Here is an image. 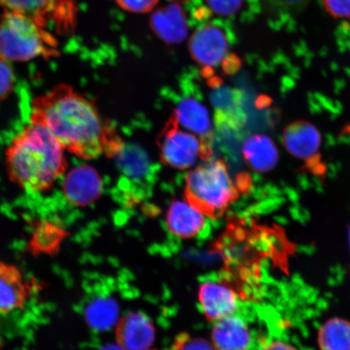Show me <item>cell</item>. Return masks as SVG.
Listing matches in <instances>:
<instances>
[{"instance_id": "obj_16", "label": "cell", "mask_w": 350, "mask_h": 350, "mask_svg": "<svg viewBox=\"0 0 350 350\" xmlns=\"http://www.w3.org/2000/svg\"><path fill=\"white\" fill-rule=\"evenodd\" d=\"M27 288L16 267L0 262V316H8L23 308Z\"/></svg>"}, {"instance_id": "obj_28", "label": "cell", "mask_w": 350, "mask_h": 350, "mask_svg": "<svg viewBox=\"0 0 350 350\" xmlns=\"http://www.w3.org/2000/svg\"><path fill=\"white\" fill-rule=\"evenodd\" d=\"M100 350H125L124 348H122L120 345H108L106 347H104Z\"/></svg>"}, {"instance_id": "obj_18", "label": "cell", "mask_w": 350, "mask_h": 350, "mask_svg": "<svg viewBox=\"0 0 350 350\" xmlns=\"http://www.w3.org/2000/svg\"><path fill=\"white\" fill-rule=\"evenodd\" d=\"M119 313L116 301L109 296L94 297L85 309L88 325L98 331H107L115 325Z\"/></svg>"}, {"instance_id": "obj_23", "label": "cell", "mask_w": 350, "mask_h": 350, "mask_svg": "<svg viewBox=\"0 0 350 350\" xmlns=\"http://www.w3.org/2000/svg\"><path fill=\"white\" fill-rule=\"evenodd\" d=\"M322 3L334 18L350 20V0H322Z\"/></svg>"}, {"instance_id": "obj_10", "label": "cell", "mask_w": 350, "mask_h": 350, "mask_svg": "<svg viewBox=\"0 0 350 350\" xmlns=\"http://www.w3.org/2000/svg\"><path fill=\"white\" fill-rule=\"evenodd\" d=\"M118 345L125 350H148L155 339V328L146 314L131 312L116 327Z\"/></svg>"}, {"instance_id": "obj_15", "label": "cell", "mask_w": 350, "mask_h": 350, "mask_svg": "<svg viewBox=\"0 0 350 350\" xmlns=\"http://www.w3.org/2000/svg\"><path fill=\"white\" fill-rule=\"evenodd\" d=\"M170 233L183 239L200 237L206 229L204 215L185 201H174L167 213Z\"/></svg>"}, {"instance_id": "obj_1", "label": "cell", "mask_w": 350, "mask_h": 350, "mask_svg": "<svg viewBox=\"0 0 350 350\" xmlns=\"http://www.w3.org/2000/svg\"><path fill=\"white\" fill-rule=\"evenodd\" d=\"M29 117L30 124L42 126L65 151L81 159L112 155L120 142L94 105L67 85L35 98Z\"/></svg>"}, {"instance_id": "obj_7", "label": "cell", "mask_w": 350, "mask_h": 350, "mask_svg": "<svg viewBox=\"0 0 350 350\" xmlns=\"http://www.w3.org/2000/svg\"><path fill=\"white\" fill-rule=\"evenodd\" d=\"M199 301L204 316L215 322L237 313L239 305L234 288L223 279L204 280L200 286Z\"/></svg>"}, {"instance_id": "obj_13", "label": "cell", "mask_w": 350, "mask_h": 350, "mask_svg": "<svg viewBox=\"0 0 350 350\" xmlns=\"http://www.w3.org/2000/svg\"><path fill=\"white\" fill-rule=\"evenodd\" d=\"M251 328L235 314L216 321L212 340L217 350H249L253 342Z\"/></svg>"}, {"instance_id": "obj_20", "label": "cell", "mask_w": 350, "mask_h": 350, "mask_svg": "<svg viewBox=\"0 0 350 350\" xmlns=\"http://www.w3.org/2000/svg\"><path fill=\"white\" fill-rule=\"evenodd\" d=\"M112 156H117L122 172L130 178H143L150 169L147 156L137 147H125L120 143Z\"/></svg>"}, {"instance_id": "obj_25", "label": "cell", "mask_w": 350, "mask_h": 350, "mask_svg": "<svg viewBox=\"0 0 350 350\" xmlns=\"http://www.w3.org/2000/svg\"><path fill=\"white\" fill-rule=\"evenodd\" d=\"M14 85L12 69L5 61L0 60V100L8 97Z\"/></svg>"}, {"instance_id": "obj_6", "label": "cell", "mask_w": 350, "mask_h": 350, "mask_svg": "<svg viewBox=\"0 0 350 350\" xmlns=\"http://www.w3.org/2000/svg\"><path fill=\"white\" fill-rule=\"evenodd\" d=\"M161 161L170 167L189 169L197 161L210 160L211 147L196 135L181 128L170 118L159 137Z\"/></svg>"}, {"instance_id": "obj_3", "label": "cell", "mask_w": 350, "mask_h": 350, "mask_svg": "<svg viewBox=\"0 0 350 350\" xmlns=\"http://www.w3.org/2000/svg\"><path fill=\"white\" fill-rule=\"evenodd\" d=\"M59 52L53 34L29 17L8 10L0 16V60L51 59L58 57Z\"/></svg>"}, {"instance_id": "obj_8", "label": "cell", "mask_w": 350, "mask_h": 350, "mask_svg": "<svg viewBox=\"0 0 350 350\" xmlns=\"http://www.w3.org/2000/svg\"><path fill=\"white\" fill-rule=\"evenodd\" d=\"M228 46L226 35L221 28L214 25H206L192 35L189 51L197 64L213 68L224 59Z\"/></svg>"}, {"instance_id": "obj_12", "label": "cell", "mask_w": 350, "mask_h": 350, "mask_svg": "<svg viewBox=\"0 0 350 350\" xmlns=\"http://www.w3.org/2000/svg\"><path fill=\"white\" fill-rule=\"evenodd\" d=\"M282 139L286 150L301 160H308L317 155L322 142L321 134L317 126L304 120L288 124L284 130Z\"/></svg>"}, {"instance_id": "obj_27", "label": "cell", "mask_w": 350, "mask_h": 350, "mask_svg": "<svg viewBox=\"0 0 350 350\" xmlns=\"http://www.w3.org/2000/svg\"><path fill=\"white\" fill-rule=\"evenodd\" d=\"M260 350H297L293 345L281 340H275L267 344Z\"/></svg>"}, {"instance_id": "obj_11", "label": "cell", "mask_w": 350, "mask_h": 350, "mask_svg": "<svg viewBox=\"0 0 350 350\" xmlns=\"http://www.w3.org/2000/svg\"><path fill=\"white\" fill-rule=\"evenodd\" d=\"M183 129L193 133L211 147L213 141L212 121L206 107L194 98L179 100L173 116Z\"/></svg>"}, {"instance_id": "obj_14", "label": "cell", "mask_w": 350, "mask_h": 350, "mask_svg": "<svg viewBox=\"0 0 350 350\" xmlns=\"http://www.w3.org/2000/svg\"><path fill=\"white\" fill-rule=\"evenodd\" d=\"M150 25L157 36L166 43L177 44L187 36V17L178 3H170L153 12Z\"/></svg>"}, {"instance_id": "obj_4", "label": "cell", "mask_w": 350, "mask_h": 350, "mask_svg": "<svg viewBox=\"0 0 350 350\" xmlns=\"http://www.w3.org/2000/svg\"><path fill=\"white\" fill-rule=\"evenodd\" d=\"M239 191L221 160L204 161L186 178L187 202L212 219L221 217L238 200Z\"/></svg>"}, {"instance_id": "obj_21", "label": "cell", "mask_w": 350, "mask_h": 350, "mask_svg": "<svg viewBox=\"0 0 350 350\" xmlns=\"http://www.w3.org/2000/svg\"><path fill=\"white\" fill-rule=\"evenodd\" d=\"M172 350H217L208 340L182 334L175 339Z\"/></svg>"}, {"instance_id": "obj_22", "label": "cell", "mask_w": 350, "mask_h": 350, "mask_svg": "<svg viewBox=\"0 0 350 350\" xmlns=\"http://www.w3.org/2000/svg\"><path fill=\"white\" fill-rule=\"evenodd\" d=\"M265 5L275 12L294 13L303 10L309 0H262Z\"/></svg>"}, {"instance_id": "obj_30", "label": "cell", "mask_w": 350, "mask_h": 350, "mask_svg": "<svg viewBox=\"0 0 350 350\" xmlns=\"http://www.w3.org/2000/svg\"><path fill=\"white\" fill-rule=\"evenodd\" d=\"M349 246H350V229H349Z\"/></svg>"}, {"instance_id": "obj_24", "label": "cell", "mask_w": 350, "mask_h": 350, "mask_svg": "<svg viewBox=\"0 0 350 350\" xmlns=\"http://www.w3.org/2000/svg\"><path fill=\"white\" fill-rule=\"evenodd\" d=\"M211 10L221 16H231L237 12L242 6L243 0H207Z\"/></svg>"}, {"instance_id": "obj_19", "label": "cell", "mask_w": 350, "mask_h": 350, "mask_svg": "<svg viewBox=\"0 0 350 350\" xmlns=\"http://www.w3.org/2000/svg\"><path fill=\"white\" fill-rule=\"evenodd\" d=\"M318 342L321 350H350V322L329 319L319 329Z\"/></svg>"}, {"instance_id": "obj_2", "label": "cell", "mask_w": 350, "mask_h": 350, "mask_svg": "<svg viewBox=\"0 0 350 350\" xmlns=\"http://www.w3.org/2000/svg\"><path fill=\"white\" fill-rule=\"evenodd\" d=\"M64 152L49 131L41 126L30 124L8 148V176L26 191H46L67 170Z\"/></svg>"}, {"instance_id": "obj_29", "label": "cell", "mask_w": 350, "mask_h": 350, "mask_svg": "<svg viewBox=\"0 0 350 350\" xmlns=\"http://www.w3.org/2000/svg\"><path fill=\"white\" fill-rule=\"evenodd\" d=\"M175 3H179V2H186L188 1V0H174Z\"/></svg>"}, {"instance_id": "obj_26", "label": "cell", "mask_w": 350, "mask_h": 350, "mask_svg": "<svg viewBox=\"0 0 350 350\" xmlns=\"http://www.w3.org/2000/svg\"><path fill=\"white\" fill-rule=\"evenodd\" d=\"M159 1V0H116L117 3L124 10L135 13L150 12Z\"/></svg>"}, {"instance_id": "obj_9", "label": "cell", "mask_w": 350, "mask_h": 350, "mask_svg": "<svg viewBox=\"0 0 350 350\" xmlns=\"http://www.w3.org/2000/svg\"><path fill=\"white\" fill-rule=\"evenodd\" d=\"M100 175L90 166L73 169L66 177L64 192L70 203L85 207L97 200L103 191Z\"/></svg>"}, {"instance_id": "obj_5", "label": "cell", "mask_w": 350, "mask_h": 350, "mask_svg": "<svg viewBox=\"0 0 350 350\" xmlns=\"http://www.w3.org/2000/svg\"><path fill=\"white\" fill-rule=\"evenodd\" d=\"M5 10L21 13L48 30L59 35L75 32L78 15L77 0H0Z\"/></svg>"}, {"instance_id": "obj_17", "label": "cell", "mask_w": 350, "mask_h": 350, "mask_svg": "<svg viewBox=\"0 0 350 350\" xmlns=\"http://www.w3.org/2000/svg\"><path fill=\"white\" fill-rule=\"evenodd\" d=\"M245 160L257 172H269L275 167L279 161V152L272 139L265 135H254L243 147Z\"/></svg>"}]
</instances>
